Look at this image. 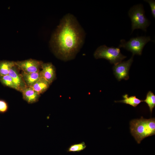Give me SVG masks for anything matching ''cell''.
I'll use <instances>...</instances> for the list:
<instances>
[{"instance_id":"obj_11","label":"cell","mask_w":155,"mask_h":155,"mask_svg":"<svg viewBox=\"0 0 155 155\" xmlns=\"http://www.w3.org/2000/svg\"><path fill=\"white\" fill-rule=\"evenodd\" d=\"M21 74L27 87H31L38 80L42 78L40 71L32 73L22 71Z\"/></svg>"},{"instance_id":"obj_4","label":"cell","mask_w":155,"mask_h":155,"mask_svg":"<svg viewBox=\"0 0 155 155\" xmlns=\"http://www.w3.org/2000/svg\"><path fill=\"white\" fill-rule=\"evenodd\" d=\"M128 15L131 21V33L137 29L146 31L150 22L145 15V11L142 4H137L131 8Z\"/></svg>"},{"instance_id":"obj_6","label":"cell","mask_w":155,"mask_h":155,"mask_svg":"<svg viewBox=\"0 0 155 155\" xmlns=\"http://www.w3.org/2000/svg\"><path fill=\"white\" fill-rule=\"evenodd\" d=\"M128 60L121 62L114 65L113 67V73L117 80L120 81L122 80H128L129 78V71L133 61V57Z\"/></svg>"},{"instance_id":"obj_9","label":"cell","mask_w":155,"mask_h":155,"mask_svg":"<svg viewBox=\"0 0 155 155\" xmlns=\"http://www.w3.org/2000/svg\"><path fill=\"white\" fill-rule=\"evenodd\" d=\"M18 69L16 65L14 66L10 70L8 75L12 78L17 90L21 92L27 86Z\"/></svg>"},{"instance_id":"obj_5","label":"cell","mask_w":155,"mask_h":155,"mask_svg":"<svg viewBox=\"0 0 155 155\" xmlns=\"http://www.w3.org/2000/svg\"><path fill=\"white\" fill-rule=\"evenodd\" d=\"M150 41V36H145L132 38L128 41L122 39L119 48L122 47L130 51L133 56L135 55H141L144 46Z\"/></svg>"},{"instance_id":"obj_18","label":"cell","mask_w":155,"mask_h":155,"mask_svg":"<svg viewBox=\"0 0 155 155\" xmlns=\"http://www.w3.org/2000/svg\"><path fill=\"white\" fill-rule=\"evenodd\" d=\"M8 108L7 103L4 100L0 99V113H3L6 112Z\"/></svg>"},{"instance_id":"obj_13","label":"cell","mask_w":155,"mask_h":155,"mask_svg":"<svg viewBox=\"0 0 155 155\" xmlns=\"http://www.w3.org/2000/svg\"><path fill=\"white\" fill-rule=\"evenodd\" d=\"M123 99L119 101H115V102H121L129 104L134 107H136L143 100H140L136 97L135 96H129L126 94L123 96Z\"/></svg>"},{"instance_id":"obj_1","label":"cell","mask_w":155,"mask_h":155,"mask_svg":"<svg viewBox=\"0 0 155 155\" xmlns=\"http://www.w3.org/2000/svg\"><path fill=\"white\" fill-rule=\"evenodd\" d=\"M84 32L75 18L68 14L61 20L53 34L51 45L55 55L67 61L72 59L84 42Z\"/></svg>"},{"instance_id":"obj_15","label":"cell","mask_w":155,"mask_h":155,"mask_svg":"<svg viewBox=\"0 0 155 155\" xmlns=\"http://www.w3.org/2000/svg\"><path fill=\"white\" fill-rule=\"evenodd\" d=\"M148 105L151 114L152 110L155 106V95L151 91H149L147 93L146 99L143 100Z\"/></svg>"},{"instance_id":"obj_12","label":"cell","mask_w":155,"mask_h":155,"mask_svg":"<svg viewBox=\"0 0 155 155\" xmlns=\"http://www.w3.org/2000/svg\"><path fill=\"white\" fill-rule=\"evenodd\" d=\"M50 84L45 80L42 78L38 80L31 87L40 94L47 90Z\"/></svg>"},{"instance_id":"obj_7","label":"cell","mask_w":155,"mask_h":155,"mask_svg":"<svg viewBox=\"0 0 155 155\" xmlns=\"http://www.w3.org/2000/svg\"><path fill=\"white\" fill-rule=\"evenodd\" d=\"M15 65L19 70L26 73L37 72L41 68L43 62L32 59L15 61Z\"/></svg>"},{"instance_id":"obj_3","label":"cell","mask_w":155,"mask_h":155,"mask_svg":"<svg viewBox=\"0 0 155 155\" xmlns=\"http://www.w3.org/2000/svg\"><path fill=\"white\" fill-rule=\"evenodd\" d=\"M94 56L96 59H104L114 65L121 62L127 57L121 53L119 48L109 47L105 45L98 47L95 51Z\"/></svg>"},{"instance_id":"obj_14","label":"cell","mask_w":155,"mask_h":155,"mask_svg":"<svg viewBox=\"0 0 155 155\" xmlns=\"http://www.w3.org/2000/svg\"><path fill=\"white\" fill-rule=\"evenodd\" d=\"M15 65L14 61H0V76L8 74L10 70Z\"/></svg>"},{"instance_id":"obj_2","label":"cell","mask_w":155,"mask_h":155,"mask_svg":"<svg viewBox=\"0 0 155 155\" xmlns=\"http://www.w3.org/2000/svg\"><path fill=\"white\" fill-rule=\"evenodd\" d=\"M130 125L131 133L139 144L146 137L155 134V118L147 119L142 117L131 120Z\"/></svg>"},{"instance_id":"obj_19","label":"cell","mask_w":155,"mask_h":155,"mask_svg":"<svg viewBox=\"0 0 155 155\" xmlns=\"http://www.w3.org/2000/svg\"><path fill=\"white\" fill-rule=\"evenodd\" d=\"M149 4L151 9V13L154 18H155V1L153 0H144Z\"/></svg>"},{"instance_id":"obj_10","label":"cell","mask_w":155,"mask_h":155,"mask_svg":"<svg viewBox=\"0 0 155 155\" xmlns=\"http://www.w3.org/2000/svg\"><path fill=\"white\" fill-rule=\"evenodd\" d=\"M23 99L28 103L32 104L37 102L40 94L31 87H26L21 91Z\"/></svg>"},{"instance_id":"obj_8","label":"cell","mask_w":155,"mask_h":155,"mask_svg":"<svg viewBox=\"0 0 155 155\" xmlns=\"http://www.w3.org/2000/svg\"><path fill=\"white\" fill-rule=\"evenodd\" d=\"M40 73L42 78L51 84L56 78L55 69L54 66L51 63H42Z\"/></svg>"},{"instance_id":"obj_16","label":"cell","mask_w":155,"mask_h":155,"mask_svg":"<svg viewBox=\"0 0 155 155\" xmlns=\"http://www.w3.org/2000/svg\"><path fill=\"white\" fill-rule=\"evenodd\" d=\"M0 81L3 85L17 90L12 78L9 75L0 76Z\"/></svg>"},{"instance_id":"obj_17","label":"cell","mask_w":155,"mask_h":155,"mask_svg":"<svg viewBox=\"0 0 155 155\" xmlns=\"http://www.w3.org/2000/svg\"><path fill=\"white\" fill-rule=\"evenodd\" d=\"M86 146L84 142L75 144L71 145L68 148L67 151L70 152H78L83 150Z\"/></svg>"}]
</instances>
